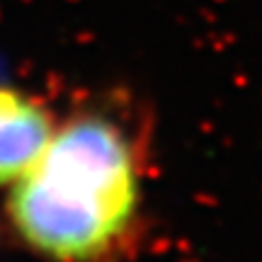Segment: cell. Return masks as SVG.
<instances>
[{
  "label": "cell",
  "mask_w": 262,
  "mask_h": 262,
  "mask_svg": "<svg viewBox=\"0 0 262 262\" xmlns=\"http://www.w3.org/2000/svg\"><path fill=\"white\" fill-rule=\"evenodd\" d=\"M141 156L122 124L80 114L56 126L34 165L12 182L10 221L54 262H100L136 226Z\"/></svg>",
  "instance_id": "cell-1"
},
{
  "label": "cell",
  "mask_w": 262,
  "mask_h": 262,
  "mask_svg": "<svg viewBox=\"0 0 262 262\" xmlns=\"http://www.w3.org/2000/svg\"><path fill=\"white\" fill-rule=\"evenodd\" d=\"M56 124L25 90L0 85V185H12L47 148Z\"/></svg>",
  "instance_id": "cell-2"
}]
</instances>
